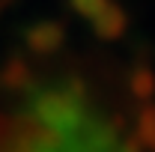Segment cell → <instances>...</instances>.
<instances>
[{"instance_id":"obj_3","label":"cell","mask_w":155,"mask_h":152,"mask_svg":"<svg viewBox=\"0 0 155 152\" xmlns=\"http://www.w3.org/2000/svg\"><path fill=\"white\" fill-rule=\"evenodd\" d=\"M0 81L9 90H30V72H27V66L21 60H9L6 69H3V75H0Z\"/></svg>"},{"instance_id":"obj_1","label":"cell","mask_w":155,"mask_h":152,"mask_svg":"<svg viewBox=\"0 0 155 152\" xmlns=\"http://www.w3.org/2000/svg\"><path fill=\"white\" fill-rule=\"evenodd\" d=\"M0 152H131L114 122L78 84L36 87L18 128L0 134Z\"/></svg>"},{"instance_id":"obj_2","label":"cell","mask_w":155,"mask_h":152,"mask_svg":"<svg viewBox=\"0 0 155 152\" xmlns=\"http://www.w3.org/2000/svg\"><path fill=\"white\" fill-rule=\"evenodd\" d=\"M27 45L36 54H48L60 45V27L57 24H36L27 30Z\"/></svg>"}]
</instances>
